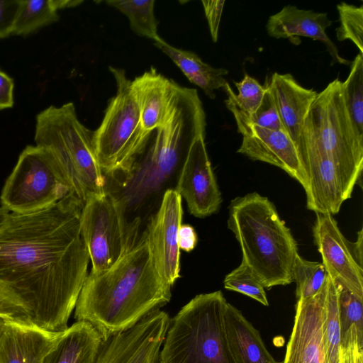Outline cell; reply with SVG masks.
I'll list each match as a JSON object with an SVG mask.
<instances>
[{
    "mask_svg": "<svg viewBox=\"0 0 363 363\" xmlns=\"http://www.w3.org/2000/svg\"><path fill=\"white\" fill-rule=\"evenodd\" d=\"M82 206L69 194L35 213H10L0 229V281L23 303L30 323L46 331L68 328L88 275Z\"/></svg>",
    "mask_w": 363,
    "mask_h": 363,
    "instance_id": "obj_1",
    "label": "cell"
},
{
    "mask_svg": "<svg viewBox=\"0 0 363 363\" xmlns=\"http://www.w3.org/2000/svg\"><path fill=\"white\" fill-rule=\"evenodd\" d=\"M171 287L157 272L145 231L111 267L88 273L74 318L90 323L105 340L167 303Z\"/></svg>",
    "mask_w": 363,
    "mask_h": 363,
    "instance_id": "obj_2",
    "label": "cell"
},
{
    "mask_svg": "<svg viewBox=\"0 0 363 363\" xmlns=\"http://www.w3.org/2000/svg\"><path fill=\"white\" fill-rule=\"evenodd\" d=\"M206 125L197 91L171 80L164 121L147 132L133 171L125 182L128 201H138L160 189L184 162L194 142L205 136Z\"/></svg>",
    "mask_w": 363,
    "mask_h": 363,
    "instance_id": "obj_3",
    "label": "cell"
},
{
    "mask_svg": "<svg viewBox=\"0 0 363 363\" xmlns=\"http://www.w3.org/2000/svg\"><path fill=\"white\" fill-rule=\"evenodd\" d=\"M228 228L235 235L247 264L264 289L293 281L298 246L274 204L257 192L231 201Z\"/></svg>",
    "mask_w": 363,
    "mask_h": 363,
    "instance_id": "obj_4",
    "label": "cell"
},
{
    "mask_svg": "<svg viewBox=\"0 0 363 363\" xmlns=\"http://www.w3.org/2000/svg\"><path fill=\"white\" fill-rule=\"evenodd\" d=\"M93 132L79 121L72 102L50 106L36 116L35 145L51 156L71 194L83 203L106 191V177L96 157Z\"/></svg>",
    "mask_w": 363,
    "mask_h": 363,
    "instance_id": "obj_5",
    "label": "cell"
},
{
    "mask_svg": "<svg viewBox=\"0 0 363 363\" xmlns=\"http://www.w3.org/2000/svg\"><path fill=\"white\" fill-rule=\"evenodd\" d=\"M221 291L196 295L169 321L158 363H235L228 342Z\"/></svg>",
    "mask_w": 363,
    "mask_h": 363,
    "instance_id": "obj_6",
    "label": "cell"
},
{
    "mask_svg": "<svg viewBox=\"0 0 363 363\" xmlns=\"http://www.w3.org/2000/svg\"><path fill=\"white\" fill-rule=\"evenodd\" d=\"M302 130L334 162L353 191L363 169V134L348 111L342 82L334 79L318 94Z\"/></svg>",
    "mask_w": 363,
    "mask_h": 363,
    "instance_id": "obj_7",
    "label": "cell"
},
{
    "mask_svg": "<svg viewBox=\"0 0 363 363\" xmlns=\"http://www.w3.org/2000/svg\"><path fill=\"white\" fill-rule=\"evenodd\" d=\"M117 86L99 127L93 132V143L104 174H122L128 179L134 169L145 135L138 105L123 69L109 67Z\"/></svg>",
    "mask_w": 363,
    "mask_h": 363,
    "instance_id": "obj_8",
    "label": "cell"
},
{
    "mask_svg": "<svg viewBox=\"0 0 363 363\" xmlns=\"http://www.w3.org/2000/svg\"><path fill=\"white\" fill-rule=\"evenodd\" d=\"M69 194L51 156L37 145H27L4 183L0 202L9 213L23 215L48 208Z\"/></svg>",
    "mask_w": 363,
    "mask_h": 363,
    "instance_id": "obj_9",
    "label": "cell"
},
{
    "mask_svg": "<svg viewBox=\"0 0 363 363\" xmlns=\"http://www.w3.org/2000/svg\"><path fill=\"white\" fill-rule=\"evenodd\" d=\"M80 230L93 273L111 267L139 237L138 224L126 219L124 201L106 190L83 203Z\"/></svg>",
    "mask_w": 363,
    "mask_h": 363,
    "instance_id": "obj_10",
    "label": "cell"
},
{
    "mask_svg": "<svg viewBox=\"0 0 363 363\" xmlns=\"http://www.w3.org/2000/svg\"><path fill=\"white\" fill-rule=\"evenodd\" d=\"M296 145L308 182L306 208L316 213H337L352 194L340 172L304 130Z\"/></svg>",
    "mask_w": 363,
    "mask_h": 363,
    "instance_id": "obj_11",
    "label": "cell"
},
{
    "mask_svg": "<svg viewBox=\"0 0 363 363\" xmlns=\"http://www.w3.org/2000/svg\"><path fill=\"white\" fill-rule=\"evenodd\" d=\"M169 321L167 313L153 311L133 327L103 340L96 363H158Z\"/></svg>",
    "mask_w": 363,
    "mask_h": 363,
    "instance_id": "obj_12",
    "label": "cell"
},
{
    "mask_svg": "<svg viewBox=\"0 0 363 363\" xmlns=\"http://www.w3.org/2000/svg\"><path fill=\"white\" fill-rule=\"evenodd\" d=\"M182 217L181 196L175 189H167L145 230L157 272L170 286L180 277L178 233L182 224Z\"/></svg>",
    "mask_w": 363,
    "mask_h": 363,
    "instance_id": "obj_13",
    "label": "cell"
},
{
    "mask_svg": "<svg viewBox=\"0 0 363 363\" xmlns=\"http://www.w3.org/2000/svg\"><path fill=\"white\" fill-rule=\"evenodd\" d=\"M204 138L199 137L191 145L174 189L184 199L189 212L200 218L216 213L222 203Z\"/></svg>",
    "mask_w": 363,
    "mask_h": 363,
    "instance_id": "obj_14",
    "label": "cell"
},
{
    "mask_svg": "<svg viewBox=\"0 0 363 363\" xmlns=\"http://www.w3.org/2000/svg\"><path fill=\"white\" fill-rule=\"evenodd\" d=\"M313 235L328 275L363 300V267L333 215L316 213Z\"/></svg>",
    "mask_w": 363,
    "mask_h": 363,
    "instance_id": "obj_15",
    "label": "cell"
},
{
    "mask_svg": "<svg viewBox=\"0 0 363 363\" xmlns=\"http://www.w3.org/2000/svg\"><path fill=\"white\" fill-rule=\"evenodd\" d=\"M326 289L327 282L316 295L297 300L294 326L282 363H328L323 325Z\"/></svg>",
    "mask_w": 363,
    "mask_h": 363,
    "instance_id": "obj_16",
    "label": "cell"
},
{
    "mask_svg": "<svg viewBox=\"0 0 363 363\" xmlns=\"http://www.w3.org/2000/svg\"><path fill=\"white\" fill-rule=\"evenodd\" d=\"M242 140L238 152L253 161L276 166L298 181L304 189L308 182L296 143L286 132L252 125L238 130Z\"/></svg>",
    "mask_w": 363,
    "mask_h": 363,
    "instance_id": "obj_17",
    "label": "cell"
},
{
    "mask_svg": "<svg viewBox=\"0 0 363 363\" xmlns=\"http://www.w3.org/2000/svg\"><path fill=\"white\" fill-rule=\"evenodd\" d=\"M331 24L327 13L299 9L296 6L286 5L269 16L266 30L270 37L277 39L303 36L319 40L324 43L331 56V65L338 63L349 65L351 62L340 55L335 44L326 34L325 30Z\"/></svg>",
    "mask_w": 363,
    "mask_h": 363,
    "instance_id": "obj_18",
    "label": "cell"
},
{
    "mask_svg": "<svg viewBox=\"0 0 363 363\" xmlns=\"http://www.w3.org/2000/svg\"><path fill=\"white\" fill-rule=\"evenodd\" d=\"M265 86L272 97L285 131L296 143L318 93L303 87L289 73L274 72Z\"/></svg>",
    "mask_w": 363,
    "mask_h": 363,
    "instance_id": "obj_19",
    "label": "cell"
},
{
    "mask_svg": "<svg viewBox=\"0 0 363 363\" xmlns=\"http://www.w3.org/2000/svg\"><path fill=\"white\" fill-rule=\"evenodd\" d=\"M62 333L7 320L0 338V363H43Z\"/></svg>",
    "mask_w": 363,
    "mask_h": 363,
    "instance_id": "obj_20",
    "label": "cell"
},
{
    "mask_svg": "<svg viewBox=\"0 0 363 363\" xmlns=\"http://www.w3.org/2000/svg\"><path fill=\"white\" fill-rule=\"evenodd\" d=\"M224 320L228 342L235 363H282L274 359L259 331L240 311L229 303Z\"/></svg>",
    "mask_w": 363,
    "mask_h": 363,
    "instance_id": "obj_21",
    "label": "cell"
},
{
    "mask_svg": "<svg viewBox=\"0 0 363 363\" xmlns=\"http://www.w3.org/2000/svg\"><path fill=\"white\" fill-rule=\"evenodd\" d=\"M103 340L90 323L77 321L62 333L43 363H96Z\"/></svg>",
    "mask_w": 363,
    "mask_h": 363,
    "instance_id": "obj_22",
    "label": "cell"
},
{
    "mask_svg": "<svg viewBox=\"0 0 363 363\" xmlns=\"http://www.w3.org/2000/svg\"><path fill=\"white\" fill-rule=\"evenodd\" d=\"M170 84L171 80L153 67L131 81V91L138 105L141 125L145 132L163 123L168 108Z\"/></svg>",
    "mask_w": 363,
    "mask_h": 363,
    "instance_id": "obj_23",
    "label": "cell"
},
{
    "mask_svg": "<svg viewBox=\"0 0 363 363\" xmlns=\"http://www.w3.org/2000/svg\"><path fill=\"white\" fill-rule=\"evenodd\" d=\"M154 45L166 54L188 79L199 86L211 99L216 98L214 91L223 89L227 83L224 76L228 74V69L213 67L203 62L196 53L172 47L162 38L155 41Z\"/></svg>",
    "mask_w": 363,
    "mask_h": 363,
    "instance_id": "obj_24",
    "label": "cell"
},
{
    "mask_svg": "<svg viewBox=\"0 0 363 363\" xmlns=\"http://www.w3.org/2000/svg\"><path fill=\"white\" fill-rule=\"evenodd\" d=\"M335 284L338 291L341 349L354 344L363 347V300L339 283Z\"/></svg>",
    "mask_w": 363,
    "mask_h": 363,
    "instance_id": "obj_25",
    "label": "cell"
},
{
    "mask_svg": "<svg viewBox=\"0 0 363 363\" xmlns=\"http://www.w3.org/2000/svg\"><path fill=\"white\" fill-rule=\"evenodd\" d=\"M59 18L58 11L52 0H21L12 35L28 36L57 22Z\"/></svg>",
    "mask_w": 363,
    "mask_h": 363,
    "instance_id": "obj_26",
    "label": "cell"
},
{
    "mask_svg": "<svg viewBox=\"0 0 363 363\" xmlns=\"http://www.w3.org/2000/svg\"><path fill=\"white\" fill-rule=\"evenodd\" d=\"M323 325L328 363H340L341 346L338 291L335 282L328 275L323 306Z\"/></svg>",
    "mask_w": 363,
    "mask_h": 363,
    "instance_id": "obj_27",
    "label": "cell"
},
{
    "mask_svg": "<svg viewBox=\"0 0 363 363\" xmlns=\"http://www.w3.org/2000/svg\"><path fill=\"white\" fill-rule=\"evenodd\" d=\"M106 3L128 17L131 29L137 35L154 42L161 38L157 33L158 21L154 13L155 0H108Z\"/></svg>",
    "mask_w": 363,
    "mask_h": 363,
    "instance_id": "obj_28",
    "label": "cell"
},
{
    "mask_svg": "<svg viewBox=\"0 0 363 363\" xmlns=\"http://www.w3.org/2000/svg\"><path fill=\"white\" fill-rule=\"evenodd\" d=\"M328 273L320 262H311L297 255L293 268L296 299H304L318 294L326 284Z\"/></svg>",
    "mask_w": 363,
    "mask_h": 363,
    "instance_id": "obj_29",
    "label": "cell"
},
{
    "mask_svg": "<svg viewBox=\"0 0 363 363\" xmlns=\"http://www.w3.org/2000/svg\"><path fill=\"white\" fill-rule=\"evenodd\" d=\"M225 104L227 108L234 116L238 130L243 128L256 125L272 130L285 131L272 97L267 88L260 106L252 115L245 114L240 111L228 99L225 100Z\"/></svg>",
    "mask_w": 363,
    "mask_h": 363,
    "instance_id": "obj_30",
    "label": "cell"
},
{
    "mask_svg": "<svg viewBox=\"0 0 363 363\" xmlns=\"http://www.w3.org/2000/svg\"><path fill=\"white\" fill-rule=\"evenodd\" d=\"M350 65L349 75L342 82L344 96L357 130L363 134V54L358 53Z\"/></svg>",
    "mask_w": 363,
    "mask_h": 363,
    "instance_id": "obj_31",
    "label": "cell"
},
{
    "mask_svg": "<svg viewBox=\"0 0 363 363\" xmlns=\"http://www.w3.org/2000/svg\"><path fill=\"white\" fill-rule=\"evenodd\" d=\"M238 94L233 91L227 82L223 88L228 99L230 100L240 111L247 115H252L260 106L267 88L262 86L257 79L245 73L240 82H233Z\"/></svg>",
    "mask_w": 363,
    "mask_h": 363,
    "instance_id": "obj_32",
    "label": "cell"
},
{
    "mask_svg": "<svg viewBox=\"0 0 363 363\" xmlns=\"http://www.w3.org/2000/svg\"><path fill=\"white\" fill-rule=\"evenodd\" d=\"M223 284L228 290L241 293L265 306H269L264 287L243 262L225 277Z\"/></svg>",
    "mask_w": 363,
    "mask_h": 363,
    "instance_id": "obj_33",
    "label": "cell"
},
{
    "mask_svg": "<svg viewBox=\"0 0 363 363\" xmlns=\"http://www.w3.org/2000/svg\"><path fill=\"white\" fill-rule=\"evenodd\" d=\"M340 26L336 29L339 41L351 40L363 54V5L357 6L345 2L337 5Z\"/></svg>",
    "mask_w": 363,
    "mask_h": 363,
    "instance_id": "obj_34",
    "label": "cell"
},
{
    "mask_svg": "<svg viewBox=\"0 0 363 363\" xmlns=\"http://www.w3.org/2000/svg\"><path fill=\"white\" fill-rule=\"evenodd\" d=\"M0 316L23 324H32L23 303L7 285L1 281Z\"/></svg>",
    "mask_w": 363,
    "mask_h": 363,
    "instance_id": "obj_35",
    "label": "cell"
},
{
    "mask_svg": "<svg viewBox=\"0 0 363 363\" xmlns=\"http://www.w3.org/2000/svg\"><path fill=\"white\" fill-rule=\"evenodd\" d=\"M21 0H0V39L12 35Z\"/></svg>",
    "mask_w": 363,
    "mask_h": 363,
    "instance_id": "obj_36",
    "label": "cell"
},
{
    "mask_svg": "<svg viewBox=\"0 0 363 363\" xmlns=\"http://www.w3.org/2000/svg\"><path fill=\"white\" fill-rule=\"evenodd\" d=\"M208 21L211 35L217 42L218 30L225 1H201Z\"/></svg>",
    "mask_w": 363,
    "mask_h": 363,
    "instance_id": "obj_37",
    "label": "cell"
},
{
    "mask_svg": "<svg viewBox=\"0 0 363 363\" xmlns=\"http://www.w3.org/2000/svg\"><path fill=\"white\" fill-rule=\"evenodd\" d=\"M13 79L0 70V110L13 107Z\"/></svg>",
    "mask_w": 363,
    "mask_h": 363,
    "instance_id": "obj_38",
    "label": "cell"
},
{
    "mask_svg": "<svg viewBox=\"0 0 363 363\" xmlns=\"http://www.w3.org/2000/svg\"><path fill=\"white\" fill-rule=\"evenodd\" d=\"M197 241L195 229L189 224H182L178 233L179 249L189 252L195 248Z\"/></svg>",
    "mask_w": 363,
    "mask_h": 363,
    "instance_id": "obj_39",
    "label": "cell"
},
{
    "mask_svg": "<svg viewBox=\"0 0 363 363\" xmlns=\"http://www.w3.org/2000/svg\"><path fill=\"white\" fill-rule=\"evenodd\" d=\"M340 363H363V347L354 344L341 349Z\"/></svg>",
    "mask_w": 363,
    "mask_h": 363,
    "instance_id": "obj_40",
    "label": "cell"
},
{
    "mask_svg": "<svg viewBox=\"0 0 363 363\" xmlns=\"http://www.w3.org/2000/svg\"><path fill=\"white\" fill-rule=\"evenodd\" d=\"M357 240L354 242H351V248L353 255L357 263L363 267V235L362 229L358 233Z\"/></svg>",
    "mask_w": 363,
    "mask_h": 363,
    "instance_id": "obj_41",
    "label": "cell"
},
{
    "mask_svg": "<svg viewBox=\"0 0 363 363\" xmlns=\"http://www.w3.org/2000/svg\"><path fill=\"white\" fill-rule=\"evenodd\" d=\"M52 2L57 11L66 8L74 7L82 3V1L71 0H52Z\"/></svg>",
    "mask_w": 363,
    "mask_h": 363,
    "instance_id": "obj_42",
    "label": "cell"
},
{
    "mask_svg": "<svg viewBox=\"0 0 363 363\" xmlns=\"http://www.w3.org/2000/svg\"><path fill=\"white\" fill-rule=\"evenodd\" d=\"M9 212L5 208L0 207V229L4 225L9 216Z\"/></svg>",
    "mask_w": 363,
    "mask_h": 363,
    "instance_id": "obj_43",
    "label": "cell"
},
{
    "mask_svg": "<svg viewBox=\"0 0 363 363\" xmlns=\"http://www.w3.org/2000/svg\"><path fill=\"white\" fill-rule=\"evenodd\" d=\"M7 319L0 316V338L4 332Z\"/></svg>",
    "mask_w": 363,
    "mask_h": 363,
    "instance_id": "obj_44",
    "label": "cell"
}]
</instances>
